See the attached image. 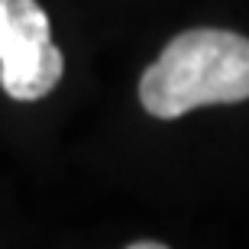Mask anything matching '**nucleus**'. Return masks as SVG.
<instances>
[{
    "instance_id": "nucleus-1",
    "label": "nucleus",
    "mask_w": 249,
    "mask_h": 249,
    "mask_svg": "<svg viewBox=\"0 0 249 249\" xmlns=\"http://www.w3.org/2000/svg\"><path fill=\"white\" fill-rule=\"evenodd\" d=\"M246 97L249 39L227 29H188L175 36L139 81L142 107L162 120Z\"/></svg>"
},
{
    "instance_id": "nucleus-2",
    "label": "nucleus",
    "mask_w": 249,
    "mask_h": 249,
    "mask_svg": "<svg viewBox=\"0 0 249 249\" xmlns=\"http://www.w3.org/2000/svg\"><path fill=\"white\" fill-rule=\"evenodd\" d=\"M65 58L52 39H36L0 58V84L13 101H39L58 84Z\"/></svg>"
},
{
    "instance_id": "nucleus-3",
    "label": "nucleus",
    "mask_w": 249,
    "mask_h": 249,
    "mask_svg": "<svg viewBox=\"0 0 249 249\" xmlns=\"http://www.w3.org/2000/svg\"><path fill=\"white\" fill-rule=\"evenodd\" d=\"M49 17L36 0H0V58L36 39H49Z\"/></svg>"
}]
</instances>
